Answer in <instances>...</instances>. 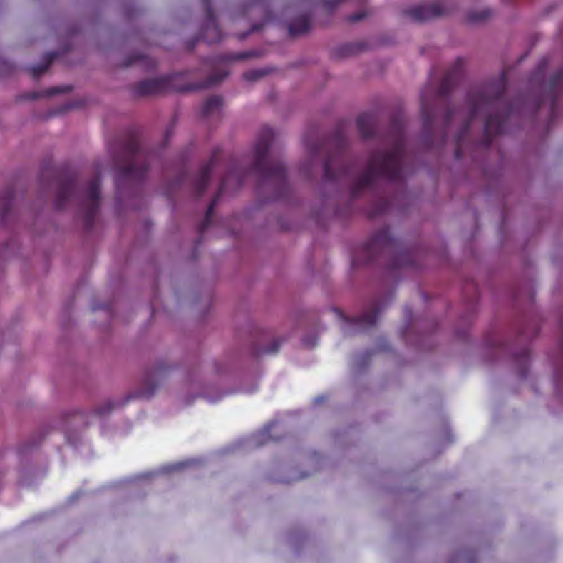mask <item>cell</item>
<instances>
[{
  "label": "cell",
  "mask_w": 563,
  "mask_h": 563,
  "mask_svg": "<svg viewBox=\"0 0 563 563\" xmlns=\"http://www.w3.org/2000/svg\"><path fill=\"white\" fill-rule=\"evenodd\" d=\"M220 106V100H210L206 103L204 107V113L205 115H208V113H212L215 109L218 108Z\"/></svg>",
  "instance_id": "cell-11"
},
{
  "label": "cell",
  "mask_w": 563,
  "mask_h": 563,
  "mask_svg": "<svg viewBox=\"0 0 563 563\" xmlns=\"http://www.w3.org/2000/svg\"><path fill=\"white\" fill-rule=\"evenodd\" d=\"M224 184V182H222V185L218 188L217 193L215 194L214 198H212V202H210V206H208L207 212L205 214L204 220H202V232H204L205 230L207 229V227L210 226V219H212V215H214L215 210H216L217 204H218V200H219L220 195H222Z\"/></svg>",
  "instance_id": "cell-9"
},
{
  "label": "cell",
  "mask_w": 563,
  "mask_h": 563,
  "mask_svg": "<svg viewBox=\"0 0 563 563\" xmlns=\"http://www.w3.org/2000/svg\"><path fill=\"white\" fill-rule=\"evenodd\" d=\"M76 183H78V176L74 172H68L58 181L56 195H54V198H56L54 204L58 210H66L73 194H74Z\"/></svg>",
  "instance_id": "cell-3"
},
{
  "label": "cell",
  "mask_w": 563,
  "mask_h": 563,
  "mask_svg": "<svg viewBox=\"0 0 563 563\" xmlns=\"http://www.w3.org/2000/svg\"><path fill=\"white\" fill-rule=\"evenodd\" d=\"M368 48L366 41H351L347 43L339 44L335 50L332 51V56L337 60H347L364 53Z\"/></svg>",
  "instance_id": "cell-6"
},
{
  "label": "cell",
  "mask_w": 563,
  "mask_h": 563,
  "mask_svg": "<svg viewBox=\"0 0 563 563\" xmlns=\"http://www.w3.org/2000/svg\"><path fill=\"white\" fill-rule=\"evenodd\" d=\"M311 17L309 15L297 16L289 24V32L291 36H301L311 30Z\"/></svg>",
  "instance_id": "cell-8"
},
{
  "label": "cell",
  "mask_w": 563,
  "mask_h": 563,
  "mask_svg": "<svg viewBox=\"0 0 563 563\" xmlns=\"http://www.w3.org/2000/svg\"><path fill=\"white\" fill-rule=\"evenodd\" d=\"M101 202V173L97 169L89 178L83 202V224L86 232H91L96 224Z\"/></svg>",
  "instance_id": "cell-1"
},
{
  "label": "cell",
  "mask_w": 563,
  "mask_h": 563,
  "mask_svg": "<svg viewBox=\"0 0 563 563\" xmlns=\"http://www.w3.org/2000/svg\"><path fill=\"white\" fill-rule=\"evenodd\" d=\"M272 73V68H258V70H252L246 74L247 81H250V82H254V81L262 80V78H267L269 75Z\"/></svg>",
  "instance_id": "cell-10"
},
{
  "label": "cell",
  "mask_w": 563,
  "mask_h": 563,
  "mask_svg": "<svg viewBox=\"0 0 563 563\" xmlns=\"http://www.w3.org/2000/svg\"><path fill=\"white\" fill-rule=\"evenodd\" d=\"M443 12V8L437 4H419L407 10V16L416 21H427L438 17Z\"/></svg>",
  "instance_id": "cell-5"
},
{
  "label": "cell",
  "mask_w": 563,
  "mask_h": 563,
  "mask_svg": "<svg viewBox=\"0 0 563 563\" xmlns=\"http://www.w3.org/2000/svg\"><path fill=\"white\" fill-rule=\"evenodd\" d=\"M463 73V68L460 64H455L450 70H448L445 73V78L441 81L440 87H439V92L440 94L445 95L453 91V87L457 84L459 80L460 75Z\"/></svg>",
  "instance_id": "cell-7"
},
{
  "label": "cell",
  "mask_w": 563,
  "mask_h": 563,
  "mask_svg": "<svg viewBox=\"0 0 563 563\" xmlns=\"http://www.w3.org/2000/svg\"><path fill=\"white\" fill-rule=\"evenodd\" d=\"M218 157H219L218 151L212 152L210 159L205 162L204 165L202 166L197 178H196L195 186H194L196 197H200V196L204 195L205 192L207 190Z\"/></svg>",
  "instance_id": "cell-4"
},
{
  "label": "cell",
  "mask_w": 563,
  "mask_h": 563,
  "mask_svg": "<svg viewBox=\"0 0 563 563\" xmlns=\"http://www.w3.org/2000/svg\"><path fill=\"white\" fill-rule=\"evenodd\" d=\"M547 162L554 181L563 182V133L557 135L550 143Z\"/></svg>",
  "instance_id": "cell-2"
}]
</instances>
